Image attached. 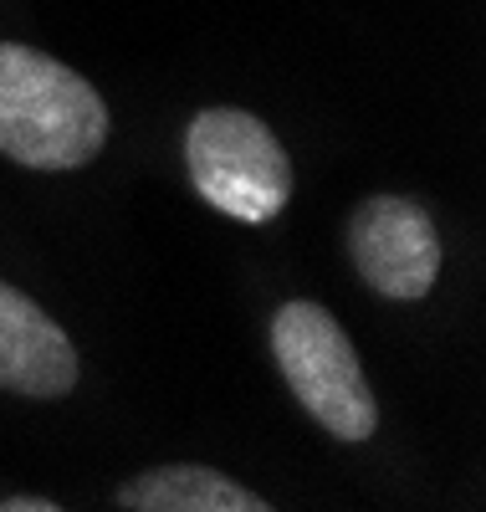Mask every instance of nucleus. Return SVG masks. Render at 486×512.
<instances>
[{
	"mask_svg": "<svg viewBox=\"0 0 486 512\" xmlns=\"http://www.w3.org/2000/svg\"><path fill=\"white\" fill-rule=\"evenodd\" d=\"M348 256L389 303H420L440 277L435 221L405 195H369L348 216Z\"/></svg>",
	"mask_w": 486,
	"mask_h": 512,
	"instance_id": "nucleus-4",
	"label": "nucleus"
},
{
	"mask_svg": "<svg viewBox=\"0 0 486 512\" xmlns=\"http://www.w3.org/2000/svg\"><path fill=\"white\" fill-rule=\"evenodd\" d=\"M108 144V103L67 62L0 41V154L26 169H82Z\"/></svg>",
	"mask_w": 486,
	"mask_h": 512,
	"instance_id": "nucleus-1",
	"label": "nucleus"
},
{
	"mask_svg": "<svg viewBox=\"0 0 486 512\" xmlns=\"http://www.w3.org/2000/svg\"><path fill=\"white\" fill-rule=\"evenodd\" d=\"M77 384V349L47 308L0 282V390L26 400H62Z\"/></svg>",
	"mask_w": 486,
	"mask_h": 512,
	"instance_id": "nucleus-5",
	"label": "nucleus"
},
{
	"mask_svg": "<svg viewBox=\"0 0 486 512\" xmlns=\"http://www.w3.org/2000/svg\"><path fill=\"white\" fill-rule=\"evenodd\" d=\"M190 185L220 216L261 226L292 200V159L282 139L246 108H205L185 128Z\"/></svg>",
	"mask_w": 486,
	"mask_h": 512,
	"instance_id": "nucleus-3",
	"label": "nucleus"
},
{
	"mask_svg": "<svg viewBox=\"0 0 486 512\" xmlns=\"http://www.w3.org/2000/svg\"><path fill=\"white\" fill-rule=\"evenodd\" d=\"M272 359L292 400L333 441H369L379 431V400L364 379L359 349L323 303H282L272 318Z\"/></svg>",
	"mask_w": 486,
	"mask_h": 512,
	"instance_id": "nucleus-2",
	"label": "nucleus"
},
{
	"mask_svg": "<svg viewBox=\"0 0 486 512\" xmlns=\"http://www.w3.org/2000/svg\"><path fill=\"white\" fill-rule=\"evenodd\" d=\"M118 502L128 512H277L267 497L231 482L226 472H215V466H185V461L139 472L134 482H123Z\"/></svg>",
	"mask_w": 486,
	"mask_h": 512,
	"instance_id": "nucleus-6",
	"label": "nucleus"
},
{
	"mask_svg": "<svg viewBox=\"0 0 486 512\" xmlns=\"http://www.w3.org/2000/svg\"><path fill=\"white\" fill-rule=\"evenodd\" d=\"M0 512H67V507H57L47 497H6V502H0Z\"/></svg>",
	"mask_w": 486,
	"mask_h": 512,
	"instance_id": "nucleus-7",
	"label": "nucleus"
}]
</instances>
